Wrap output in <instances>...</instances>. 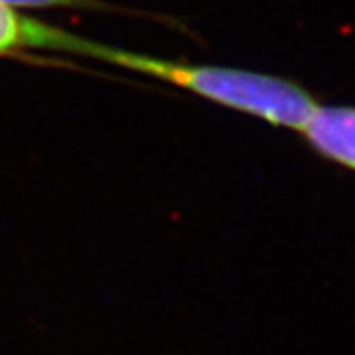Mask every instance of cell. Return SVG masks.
Wrapping results in <instances>:
<instances>
[{
  "mask_svg": "<svg viewBox=\"0 0 355 355\" xmlns=\"http://www.w3.org/2000/svg\"><path fill=\"white\" fill-rule=\"evenodd\" d=\"M10 8H37V10H85V11H118L102 0H0Z\"/></svg>",
  "mask_w": 355,
  "mask_h": 355,
  "instance_id": "cell-4",
  "label": "cell"
},
{
  "mask_svg": "<svg viewBox=\"0 0 355 355\" xmlns=\"http://www.w3.org/2000/svg\"><path fill=\"white\" fill-rule=\"evenodd\" d=\"M301 132L318 155L355 173V105H318Z\"/></svg>",
  "mask_w": 355,
  "mask_h": 355,
  "instance_id": "cell-2",
  "label": "cell"
},
{
  "mask_svg": "<svg viewBox=\"0 0 355 355\" xmlns=\"http://www.w3.org/2000/svg\"><path fill=\"white\" fill-rule=\"evenodd\" d=\"M80 56L153 76L176 87L187 89L218 105L300 132L319 105L306 89L292 80L254 71L165 60L153 55L105 46L91 38L85 40Z\"/></svg>",
  "mask_w": 355,
  "mask_h": 355,
  "instance_id": "cell-1",
  "label": "cell"
},
{
  "mask_svg": "<svg viewBox=\"0 0 355 355\" xmlns=\"http://www.w3.org/2000/svg\"><path fill=\"white\" fill-rule=\"evenodd\" d=\"M80 37L53 24L29 19L17 13L13 8L0 4V56H8L20 49H44V51L75 55Z\"/></svg>",
  "mask_w": 355,
  "mask_h": 355,
  "instance_id": "cell-3",
  "label": "cell"
}]
</instances>
